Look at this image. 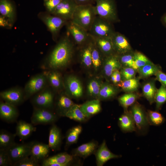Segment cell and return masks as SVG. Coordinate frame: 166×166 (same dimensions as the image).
Returning <instances> with one entry per match:
<instances>
[{
  "mask_svg": "<svg viewBox=\"0 0 166 166\" xmlns=\"http://www.w3.org/2000/svg\"><path fill=\"white\" fill-rule=\"evenodd\" d=\"M47 0H44V1H47Z\"/></svg>",
  "mask_w": 166,
  "mask_h": 166,
  "instance_id": "cell-55",
  "label": "cell"
},
{
  "mask_svg": "<svg viewBox=\"0 0 166 166\" xmlns=\"http://www.w3.org/2000/svg\"><path fill=\"white\" fill-rule=\"evenodd\" d=\"M162 70L160 66L156 65L152 62L138 69L137 72L139 78L145 79L155 75L160 70Z\"/></svg>",
  "mask_w": 166,
  "mask_h": 166,
  "instance_id": "cell-29",
  "label": "cell"
},
{
  "mask_svg": "<svg viewBox=\"0 0 166 166\" xmlns=\"http://www.w3.org/2000/svg\"><path fill=\"white\" fill-rule=\"evenodd\" d=\"M62 135L60 129L55 125L52 124L49 133L48 145L50 150L55 151L58 150L61 145Z\"/></svg>",
  "mask_w": 166,
  "mask_h": 166,
  "instance_id": "cell-22",
  "label": "cell"
},
{
  "mask_svg": "<svg viewBox=\"0 0 166 166\" xmlns=\"http://www.w3.org/2000/svg\"><path fill=\"white\" fill-rule=\"evenodd\" d=\"M50 150L48 144L33 141L30 156L40 162L48 157Z\"/></svg>",
  "mask_w": 166,
  "mask_h": 166,
  "instance_id": "cell-18",
  "label": "cell"
},
{
  "mask_svg": "<svg viewBox=\"0 0 166 166\" xmlns=\"http://www.w3.org/2000/svg\"><path fill=\"white\" fill-rule=\"evenodd\" d=\"M58 115L53 110L34 107L30 120L34 125L53 124L57 120Z\"/></svg>",
  "mask_w": 166,
  "mask_h": 166,
  "instance_id": "cell-7",
  "label": "cell"
},
{
  "mask_svg": "<svg viewBox=\"0 0 166 166\" xmlns=\"http://www.w3.org/2000/svg\"><path fill=\"white\" fill-rule=\"evenodd\" d=\"M62 0H48L45 1V5L48 10L51 13Z\"/></svg>",
  "mask_w": 166,
  "mask_h": 166,
  "instance_id": "cell-48",
  "label": "cell"
},
{
  "mask_svg": "<svg viewBox=\"0 0 166 166\" xmlns=\"http://www.w3.org/2000/svg\"><path fill=\"white\" fill-rule=\"evenodd\" d=\"M36 130V128L32 123L20 121L17 123L15 134L21 140H23L28 138Z\"/></svg>",
  "mask_w": 166,
  "mask_h": 166,
  "instance_id": "cell-23",
  "label": "cell"
},
{
  "mask_svg": "<svg viewBox=\"0 0 166 166\" xmlns=\"http://www.w3.org/2000/svg\"><path fill=\"white\" fill-rule=\"evenodd\" d=\"M15 134L11 133L5 130L0 132V149H7L15 143Z\"/></svg>",
  "mask_w": 166,
  "mask_h": 166,
  "instance_id": "cell-34",
  "label": "cell"
},
{
  "mask_svg": "<svg viewBox=\"0 0 166 166\" xmlns=\"http://www.w3.org/2000/svg\"><path fill=\"white\" fill-rule=\"evenodd\" d=\"M104 73L107 77H110L116 70H119L122 65L119 61L118 55L114 53L105 57L103 61Z\"/></svg>",
  "mask_w": 166,
  "mask_h": 166,
  "instance_id": "cell-17",
  "label": "cell"
},
{
  "mask_svg": "<svg viewBox=\"0 0 166 166\" xmlns=\"http://www.w3.org/2000/svg\"><path fill=\"white\" fill-rule=\"evenodd\" d=\"M45 73L49 85L53 89L59 90L64 86L60 74L55 69L45 70Z\"/></svg>",
  "mask_w": 166,
  "mask_h": 166,
  "instance_id": "cell-24",
  "label": "cell"
},
{
  "mask_svg": "<svg viewBox=\"0 0 166 166\" xmlns=\"http://www.w3.org/2000/svg\"><path fill=\"white\" fill-rule=\"evenodd\" d=\"M90 36L96 45L105 57L116 53L111 37L101 38Z\"/></svg>",
  "mask_w": 166,
  "mask_h": 166,
  "instance_id": "cell-19",
  "label": "cell"
},
{
  "mask_svg": "<svg viewBox=\"0 0 166 166\" xmlns=\"http://www.w3.org/2000/svg\"><path fill=\"white\" fill-rule=\"evenodd\" d=\"M95 3L97 15L112 23L118 21L115 0H95Z\"/></svg>",
  "mask_w": 166,
  "mask_h": 166,
  "instance_id": "cell-3",
  "label": "cell"
},
{
  "mask_svg": "<svg viewBox=\"0 0 166 166\" xmlns=\"http://www.w3.org/2000/svg\"><path fill=\"white\" fill-rule=\"evenodd\" d=\"M44 21L50 32L53 34H56L66 23L67 21L54 15L45 17Z\"/></svg>",
  "mask_w": 166,
  "mask_h": 166,
  "instance_id": "cell-26",
  "label": "cell"
},
{
  "mask_svg": "<svg viewBox=\"0 0 166 166\" xmlns=\"http://www.w3.org/2000/svg\"><path fill=\"white\" fill-rule=\"evenodd\" d=\"M157 90L155 80L148 81L143 85L142 88L143 94L150 104H152L154 101Z\"/></svg>",
  "mask_w": 166,
  "mask_h": 166,
  "instance_id": "cell-30",
  "label": "cell"
},
{
  "mask_svg": "<svg viewBox=\"0 0 166 166\" xmlns=\"http://www.w3.org/2000/svg\"><path fill=\"white\" fill-rule=\"evenodd\" d=\"M80 109L87 118L89 117L100 111V102L97 99L88 101L80 105Z\"/></svg>",
  "mask_w": 166,
  "mask_h": 166,
  "instance_id": "cell-27",
  "label": "cell"
},
{
  "mask_svg": "<svg viewBox=\"0 0 166 166\" xmlns=\"http://www.w3.org/2000/svg\"><path fill=\"white\" fill-rule=\"evenodd\" d=\"M133 58L138 69L152 62L144 54L138 51L134 52Z\"/></svg>",
  "mask_w": 166,
  "mask_h": 166,
  "instance_id": "cell-43",
  "label": "cell"
},
{
  "mask_svg": "<svg viewBox=\"0 0 166 166\" xmlns=\"http://www.w3.org/2000/svg\"><path fill=\"white\" fill-rule=\"evenodd\" d=\"M163 21L164 23L166 25V14L163 17Z\"/></svg>",
  "mask_w": 166,
  "mask_h": 166,
  "instance_id": "cell-54",
  "label": "cell"
},
{
  "mask_svg": "<svg viewBox=\"0 0 166 166\" xmlns=\"http://www.w3.org/2000/svg\"><path fill=\"white\" fill-rule=\"evenodd\" d=\"M0 97L2 100L16 106L26 101L23 89L18 87L1 91Z\"/></svg>",
  "mask_w": 166,
  "mask_h": 166,
  "instance_id": "cell-9",
  "label": "cell"
},
{
  "mask_svg": "<svg viewBox=\"0 0 166 166\" xmlns=\"http://www.w3.org/2000/svg\"><path fill=\"white\" fill-rule=\"evenodd\" d=\"M77 6L74 0H62L52 13L67 21H70Z\"/></svg>",
  "mask_w": 166,
  "mask_h": 166,
  "instance_id": "cell-10",
  "label": "cell"
},
{
  "mask_svg": "<svg viewBox=\"0 0 166 166\" xmlns=\"http://www.w3.org/2000/svg\"><path fill=\"white\" fill-rule=\"evenodd\" d=\"M110 77L113 83L117 85V82L116 77L114 72L112 74Z\"/></svg>",
  "mask_w": 166,
  "mask_h": 166,
  "instance_id": "cell-53",
  "label": "cell"
},
{
  "mask_svg": "<svg viewBox=\"0 0 166 166\" xmlns=\"http://www.w3.org/2000/svg\"><path fill=\"white\" fill-rule=\"evenodd\" d=\"M101 85L95 80L91 81L89 83L87 89L89 94L93 97L98 96Z\"/></svg>",
  "mask_w": 166,
  "mask_h": 166,
  "instance_id": "cell-45",
  "label": "cell"
},
{
  "mask_svg": "<svg viewBox=\"0 0 166 166\" xmlns=\"http://www.w3.org/2000/svg\"><path fill=\"white\" fill-rule=\"evenodd\" d=\"M19 116L16 106L4 101L0 102V118L8 123L14 122Z\"/></svg>",
  "mask_w": 166,
  "mask_h": 166,
  "instance_id": "cell-13",
  "label": "cell"
},
{
  "mask_svg": "<svg viewBox=\"0 0 166 166\" xmlns=\"http://www.w3.org/2000/svg\"><path fill=\"white\" fill-rule=\"evenodd\" d=\"M114 73L116 77L117 84L122 81L121 74L119 70H116Z\"/></svg>",
  "mask_w": 166,
  "mask_h": 166,
  "instance_id": "cell-52",
  "label": "cell"
},
{
  "mask_svg": "<svg viewBox=\"0 0 166 166\" xmlns=\"http://www.w3.org/2000/svg\"><path fill=\"white\" fill-rule=\"evenodd\" d=\"M117 88L109 83L101 85L98 97L101 99L107 100L115 96L117 93Z\"/></svg>",
  "mask_w": 166,
  "mask_h": 166,
  "instance_id": "cell-31",
  "label": "cell"
},
{
  "mask_svg": "<svg viewBox=\"0 0 166 166\" xmlns=\"http://www.w3.org/2000/svg\"><path fill=\"white\" fill-rule=\"evenodd\" d=\"M119 125L122 130L131 132L136 130V125L130 111L124 110V113L119 119Z\"/></svg>",
  "mask_w": 166,
  "mask_h": 166,
  "instance_id": "cell-25",
  "label": "cell"
},
{
  "mask_svg": "<svg viewBox=\"0 0 166 166\" xmlns=\"http://www.w3.org/2000/svg\"><path fill=\"white\" fill-rule=\"evenodd\" d=\"M74 104L67 94H61L55 103L56 113L58 116L65 117L66 113Z\"/></svg>",
  "mask_w": 166,
  "mask_h": 166,
  "instance_id": "cell-21",
  "label": "cell"
},
{
  "mask_svg": "<svg viewBox=\"0 0 166 166\" xmlns=\"http://www.w3.org/2000/svg\"><path fill=\"white\" fill-rule=\"evenodd\" d=\"M154 101L156 103V108L159 110L162 105L166 102V87L161 85L157 89Z\"/></svg>",
  "mask_w": 166,
  "mask_h": 166,
  "instance_id": "cell-40",
  "label": "cell"
},
{
  "mask_svg": "<svg viewBox=\"0 0 166 166\" xmlns=\"http://www.w3.org/2000/svg\"><path fill=\"white\" fill-rule=\"evenodd\" d=\"M5 17L1 16L0 17V25L2 27H5L9 26L8 21Z\"/></svg>",
  "mask_w": 166,
  "mask_h": 166,
  "instance_id": "cell-51",
  "label": "cell"
},
{
  "mask_svg": "<svg viewBox=\"0 0 166 166\" xmlns=\"http://www.w3.org/2000/svg\"><path fill=\"white\" fill-rule=\"evenodd\" d=\"M155 76V80L159 81L162 85L166 87V74L160 70L157 73Z\"/></svg>",
  "mask_w": 166,
  "mask_h": 166,
  "instance_id": "cell-49",
  "label": "cell"
},
{
  "mask_svg": "<svg viewBox=\"0 0 166 166\" xmlns=\"http://www.w3.org/2000/svg\"><path fill=\"white\" fill-rule=\"evenodd\" d=\"M67 29L74 41L78 45L85 44L91 38L88 31L71 20L68 24Z\"/></svg>",
  "mask_w": 166,
  "mask_h": 166,
  "instance_id": "cell-11",
  "label": "cell"
},
{
  "mask_svg": "<svg viewBox=\"0 0 166 166\" xmlns=\"http://www.w3.org/2000/svg\"><path fill=\"white\" fill-rule=\"evenodd\" d=\"M103 56L105 57L93 42L92 50V64L95 68H97L101 65Z\"/></svg>",
  "mask_w": 166,
  "mask_h": 166,
  "instance_id": "cell-41",
  "label": "cell"
},
{
  "mask_svg": "<svg viewBox=\"0 0 166 166\" xmlns=\"http://www.w3.org/2000/svg\"><path fill=\"white\" fill-rule=\"evenodd\" d=\"M130 111L138 129H142L147 126L149 123L147 114L140 104L137 102L134 103L132 105Z\"/></svg>",
  "mask_w": 166,
  "mask_h": 166,
  "instance_id": "cell-15",
  "label": "cell"
},
{
  "mask_svg": "<svg viewBox=\"0 0 166 166\" xmlns=\"http://www.w3.org/2000/svg\"><path fill=\"white\" fill-rule=\"evenodd\" d=\"M53 90L49 85L31 97L30 101L33 107L53 110L54 101Z\"/></svg>",
  "mask_w": 166,
  "mask_h": 166,
  "instance_id": "cell-4",
  "label": "cell"
},
{
  "mask_svg": "<svg viewBox=\"0 0 166 166\" xmlns=\"http://www.w3.org/2000/svg\"><path fill=\"white\" fill-rule=\"evenodd\" d=\"M39 162L30 156L15 163L13 166H39Z\"/></svg>",
  "mask_w": 166,
  "mask_h": 166,
  "instance_id": "cell-46",
  "label": "cell"
},
{
  "mask_svg": "<svg viewBox=\"0 0 166 166\" xmlns=\"http://www.w3.org/2000/svg\"><path fill=\"white\" fill-rule=\"evenodd\" d=\"M140 95L134 92L127 93L120 97L118 101L120 104L124 108V110L132 105L139 97Z\"/></svg>",
  "mask_w": 166,
  "mask_h": 166,
  "instance_id": "cell-35",
  "label": "cell"
},
{
  "mask_svg": "<svg viewBox=\"0 0 166 166\" xmlns=\"http://www.w3.org/2000/svg\"><path fill=\"white\" fill-rule=\"evenodd\" d=\"M0 13L2 16L10 21L14 19V6L9 0H0Z\"/></svg>",
  "mask_w": 166,
  "mask_h": 166,
  "instance_id": "cell-32",
  "label": "cell"
},
{
  "mask_svg": "<svg viewBox=\"0 0 166 166\" xmlns=\"http://www.w3.org/2000/svg\"><path fill=\"white\" fill-rule=\"evenodd\" d=\"M82 130V128L80 125L74 127L70 129L66 135V145L68 146L76 143Z\"/></svg>",
  "mask_w": 166,
  "mask_h": 166,
  "instance_id": "cell-39",
  "label": "cell"
},
{
  "mask_svg": "<svg viewBox=\"0 0 166 166\" xmlns=\"http://www.w3.org/2000/svg\"><path fill=\"white\" fill-rule=\"evenodd\" d=\"M139 78L135 77L127 80L121 81L117 85L124 92L127 93L134 92L140 86Z\"/></svg>",
  "mask_w": 166,
  "mask_h": 166,
  "instance_id": "cell-33",
  "label": "cell"
},
{
  "mask_svg": "<svg viewBox=\"0 0 166 166\" xmlns=\"http://www.w3.org/2000/svg\"><path fill=\"white\" fill-rule=\"evenodd\" d=\"M97 147V143L93 141L83 144L74 150L72 155L85 158L93 154Z\"/></svg>",
  "mask_w": 166,
  "mask_h": 166,
  "instance_id": "cell-28",
  "label": "cell"
},
{
  "mask_svg": "<svg viewBox=\"0 0 166 166\" xmlns=\"http://www.w3.org/2000/svg\"><path fill=\"white\" fill-rule=\"evenodd\" d=\"M32 142L22 144L15 142L6 149L12 166L15 163L30 156Z\"/></svg>",
  "mask_w": 166,
  "mask_h": 166,
  "instance_id": "cell-8",
  "label": "cell"
},
{
  "mask_svg": "<svg viewBox=\"0 0 166 166\" xmlns=\"http://www.w3.org/2000/svg\"><path fill=\"white\" fill-rule=\"evenodd\" d=\"M120 69L122 81L135 78L137 72L136 70L130 67H122Z\"/></svg>",
  "mask_w": 166,
  "mask_h": 166,
  "instance_id": "cell-44",
  "label": "cell"
},
{
  "mask_svg": "<svg viewBox=\"0 0 166 166\" xmlns=\"http://www.w3.org/2000/svg\"><path fill=\"white\" fill-rule=\"evenodd\" d=\"M134 52L132 51L118 55L122 67H128L138 69L134 60Z\"/></svg>",
  "mask_w": 166,
  "mask_h": 166,
  "instance_id": "cell-38",
  "label": "cell"
},
{
  "mask_svg": "<svg viewBox=\"0 0 166 166\" xmlns=\"http://www.w3.org/2000/svg\"><path fill=\"white\" fill-rule=\"evenodd\" d=\"M112 23L97 15L88 32L93 37L111 38L115 32Z\"/></svg>",
  "mask_w": 166,
  "mask_h": 166,
  "instance_id": "cell-6",
  "label": "cell"
},
{
  "mask_svg": "<svg viewBox=\"0 0 166 166\" xmlns=\"http://www.w3.org/2000/svg\"><path fill=\"white\" fill-rule=\"evenodd\" d=\"M93 43V40L91 37L90 39L86 44V46L81 53V61L83 64L87 67H90L92 64V50Z\"/></svg>",
  "mask_w": 166,
  "mask_h": 166,
  "instance_id": "cell-36",
  "label": "cell"
},
{
  "mask_svg": "<svg viewBox=\"0 0 166 166\" xmlns=\"http://www.w3.org/2000/svg\"><path fill=\"white\" fill-rule=\"evenodd\" d=\"M65 117L80 122L83 121L87 117L80 109V105L74 104L66 113Z\"/></svg>",
  "mask_w": 166,
  "mask_h": 166,
  "instance_id": "cell-37",
  "label": "cell"
},
{
  "mask_svg": "<svg viewBox=\"0 0 166 166\" xmlns=\"http://www.w3.org/2000/svg\"><path fill=\"white\" fill-rule=\"evenodd\" d=\"M77 5L92 4L95 3V0H74Z\"/></svg>",
  "mask_w": 166,
  "mask_h": 166,
  "instance_id": "cell-50",
  "label": "cell"
},
{
  "mask_svg": "<svg viewBox=\"0 0 166 166\" xmlns=\"http://www.w3.org/2000/svg\"><path fill=\"white\" fill-rule=\"evenodd\" d=\"M73 156L66 152H62L48 157L42 161V166H66L73 160Z\"/></svg>",
  "mask_w": 166,
  "mask_h": 166,
  "instance_id": "cell-14",
  "label": "cell"
},
{
  "mask_svg": "<svg viewBox=\"0 0 166 166\" xmlns=\"http://www.w3.org/2000/svg\"><path fill=\"white\" fill-rule=\"evenodd\" d=\"M64 86L67 95L79 97L82 94V85L79 80L75 76L70 75L67 77L64 80Z\"/></svg>",
  "mask_w": 166,
  "mask_h": 166,
  "instance_id": "cell-16",
  "label": "cell"
},
{
  "mask_svg": "<svg viewBox=\"0 0 166 166\" xmlns=\"http://www.w3.org/2000/svg\"><path fill=\"white\" fill-rule=\"evenodd\" d=\"M96 16L93 5H77L71 21L88 32Z\"/></svg>",
  "mask_w": 166,
  "mask_h": 166,
  "instance_id": "cell-2",
  "label": "cell"
},
{
  "mask_svg": "<svg viewBox=\"0 0 166 166\" xmlns=\"http://www.w3.org/2000/svg\"><path fill=\"white\" fill-rule=\"evenodd\" d=\"M12 166L6 149H0V166Z\"/></svg>",
  "mask_w": 166,
  "mask_h": 166,
  "instance_id": "cell-47",
  "label": "cell"
},
{
  "mask_svg": "<svg viewBox=\"0 0 166 166\" xmlns=\"http://www.w3.org/2000/svg\"><path fill=\"white\" fill-rule=\"evenodd\" d=\"M147 116L148 123L152 124L158 125L164 121L162 115L157 111L148 110Z\"/></svg>",
  "mask_w": 166,
  "mask_h": 166,
  "instance_id": "cell-42",
  "label": "cell"
},
{
  "mask_svg": "<svg viewBox=\"0 0 166 166\" xmlns=\"http://www.w3.org/2000/svg\"><path fill=\"white\" fill-rule=\"evenodd\" d=\"M119 157V156L113 153L109 149L105 140L103 141L96 154L97 164L98 166H102L109 160Z\"/></svg>",
  "mask_w": 166,
  "mask_h": 166,
  "instance_id": "cell-20",
  "label": "cell"
},
{
  "mask_svg": "<svg viewBox=\"0 0 166 166\" xmlns=\"http://www.w3.org/2000/svg\"><path fill=\"white\" fill-rule=\"evenodd\" d=\"M48 85L47 79L44 72L32 76L23 89L25 100L31 98Z\"/></svg>",
  "mask_w": 166,
  "mask_h": 166,
  "instance_id": "cell-5",
  "label": "cell"
},
{
  "mask_svg": "<svg viewBox=\"0 0 166 166\" xmlns=\"http://www.w3.org/2000/svg\"><path fill=\"white\" fill-rule=\"evenodd\" d=\"M111 39L116 53L120 55L132 51L127 38L120 33L115 32Z\"/></svg>",
  "mask_w": 166,
  "mask_h": 166,
  "instance_id": "cell-12",
  "label": "cell"
},
{
  "mask_svg": "<svg viewBox=\"0 0 166 166\" xmlns=\"http://www.w3.org/2000/svg\"><path fill=\"white\" fill-rule=\"evenodd\" d=\"M73 51V43L67 36L55 47L42 65V68L45 70H57L65 66L72 58Z\"/></svg>",
  "mask_w": 166,
  "mask_h": 166,
  "instance_id": "cell-1",
  "label": "cell"
}]
</instances>
